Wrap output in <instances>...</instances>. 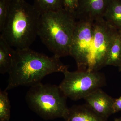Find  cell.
Returning <instances> with one entry per match:
<instances>
[{"instance_id":"ac0fdd59","label":"cell","mask_w":121,"mask_h":121,"mask_svg":"<svg viewBox=\"0 0 121 121\" xmlns=\"http://www.w3.org/2000/svg\"><path fill=\"white\" fill-rule=\"evenodd\" d=\"M114 121H121V117L115 118Z\"/></svg>"},{"instance_id":"8fae6325","label":"cell","mask_w":121,"mask_h":121,"mask_svg":"<svg viewBox=\"0 0 121 121\" xmlns=\"http://www.w3.org/2000/svg\"><path fill=\"white\" fill-rule=\"evenodd\" d=\"M104 18L113 27L121 31V0H110Z\"/></svg>"},{"instance_id":"5b68a950","label":"cell","mask_w":121,"mask_h":121,"mask_svg":"<svg viewBox=\"0 0 121 121\" xmlns=\"http://www.w3.org/2000/svg\"><path fill=\"white\" fill-rule=\"evenodd\" d=\"M67 98L59 86L41 82L30 87L25 96L29 108L47 120L64 117L69 108Z\"/></svg>"},{"instance_id":"2e32d148","label":"cell","mask_w":121,"mask_h":121,"mask_svg":"<svg viewBox=\"0 0 121 121\" xmlns=\"http://www.w3.org/2000/svg\"><path fill=\"white\" fill-rule=\"evenodd\" d=\"M78 0H63L64 8L72 13H75L78 7Z\"/></svg>"},{"instance_id":"7c38bea8","label":"cell","mask_w":121,"mask_h":121,"mask_svg":"<svg viewBox=\"0 0 121 121\" xmlns=\"http://www.w3.org/2000/svg\"><path fill=\"white\" fill-rule=\"evenodd\" d=\"M121 60V31L117 30L109 48L106 66L118 67Z\"/></svg>"},{"instance_id":"3957f363","label":"cell","mask_w":121,"mask_h":121,"mask_svg":"<svg viewBox=\"0 0 121 121\" xmlns=\"http://www.w3.org/2000/svg\"><path fill=\"white\" fill-rule=\"evenodd\" d=\"M40 13L24 0H10L8 17L1 36L16 49L29 48L38 36Z\"/></svg>"},{"instance_id":"7a4b0ae2","label":"cell","mask_w":121,"mask_h":121,"mask_svg":"<svg viewBox=\"0 0 121 121\" xmlns=\"http://www.w3.org/2000/svg\"><path fill=\"white\" fill-rule=\"evenodd\" d=\"M68 67L53 55L49 56L30 48L15 50L13 64L9 72L8 84L5 90L19 86H30L41 83L46 76L63 73Z\"/></svg>"},{"instance_id":"e0dca14e","label":"cell","mask_w":121,"mask_h":121,"mask_svg":"<svg viewBox=\"0 0 121 121\" xmlns=\"http://www.w3.org/2000/svg\"><path fill=\"white\" fill-rule=\"evenodd\" d=\"M114 113L121 111V95L118 98L115 99L113 105Z\"/></svg>"},{"instance_id":"5bb4252c","label":"cell","mask_w":121,"mask_h":121,"mask_svg":"<svg viewBox=\"0 0 121 121\" xmlns=\"http://www.w3.org/2000/svg\"><path fill=\"white\" fill-rule=\"evenodd\" d=\"M11 106L7 91L0 90V121H8L11 117Z\"/></svg>"},{"instance_id":"ba28073f","label":"cell","mask_w":121,"mask_h":121,"mask_svg":"<svg viewBox=\"0 0 121 121\" xmlns=\"http://www.w3.org/2000/svg\"><path fill=\"white\" fill-rule=\"evenodd\" d=\"M86 104L95 112L107 119L114 113L113 105L115 99L101 88L91 92L84 99Z\"/></svg>"},{"instance_id":"8992f818","label":"cell","mask_w":121,"mask_h":121,"mask_svg":"<svg viewBox=\"0 0 121 121\" xmlns=\"http://www.w3.org/2000/svg\"><path fill=\"white\" fill-rule=\"evenodd\" d=\"M63 73L64 78L59 86L67 98L74 101L84 99L105 83L104 75L98 71L71 72L67 69Z\"/></svg>"},{"instance_id":"30bf717a","label":"cell","mask_w":121,"mask_h":121,"mask_svg":"<svg viewBox=\"0 0 121 121\" xmlns=\"http://www.w3.org/2000/svg\"><path fill=\"white\" fill-rule=\"evenodd\" d=\"M15 50L0 35V73H8L14 60Z\"/></svg>"},{"instance_id":"52a82bcc","label":"cell","mask_w":121,"mask_h":121,"mask_svg":"<svg viewBox=\"0 0 121 121\" xmlns=\"http://www.w3.org/2000/svg\"><path fill=\"white\" fill-rule=\"evenodd\" d=\"M110 0H78L75 12L76 19L96 20L104 18Z\"/></svg>"},{"instance_id":"6da1fadb","label":"cell","mask_w":121,"mask_h":121,"mask_svg":"<svg viewBox=\"0 0 121 121\" xmlns=\"http://www.w3.org/2000/svg\"><path fill=\"white\" fill-rule=\"evenodd\" d=\"M117 30L104 18L77 20L70 56L75 60L78 70L98 71L106 66L109 48Z\"/></svg>"},{"instance_id":"d6986e66","label":"cell","mask_w":121,"mask_h":121,"mask_svg":"<svg viewBox=\"0 0 121 121\" xmlns=\"http://www.w3.org/2000/svg\"><path fill=\"white\" fill-rule=\"evenodd\" d=\"M118 67H119V71H120L121 72V60Z\"/></svg>"},{"instance_id":"9a60e30c","label":"cell","mask_w":121,"mask_h":121,"mask_svg":"<svg viewBox=\"0 0 121 121\" xmlns=\"http://www.w3.org/2000/svg\"><path fill=\"white\" fill-rule=\"evenodd\" d=\"M10 0H0V31L2 30L8 17Z\"/></svg>"},{"instance_id":"9c48e42d","label":"cell","mask_w":121,"mask_h":121,"mask_svg":"<svg viewBox=\"0 0 121 121\" xmlns=\"http://www.w3.org/2000/svg\"><path fill=\"white\" fill-rule=\"evenodd\" d=\"M65 121H107L95 112L87 104L74 105L68 108Z\"/></svg>"},{"instance_id":"ffe728a7","label":"cell","mask_w":121,"mask_h":121,"mask_svg":"<svg viewBox=\"0 0 121 121\" xmlns=\"http://www.w3.org/2000/svg\"></svg>"},{"instance_id":"4fadbf2b","label":"cell","mask_w":121,"mask_h":121,"mask_svg":"<svg viewBox=\"0 0 121 121\" xmlns=\"http://www.w3.org/2000/svg\"><path fill=\"white\" fill-rule=\"evenodd\" d=\"M33 5L41 15L64 8L63 0H33Z\"/></svg>"},{"instance_id":"277c9868","label":"cell","mask_w":121,"mask_h":121,"mask_svg":"<svg viewBox=\"0 0 121 121\" xmlns=\"http://www.w3.org/2000/svg\"><path fill=\"white\" fill-rule=\"evenodd\" d=\"M77 22L75 13L64 8L43 13L39 20L37 35L53 55L60 58L70 55Z\"/></svg>"}]
</instances>
